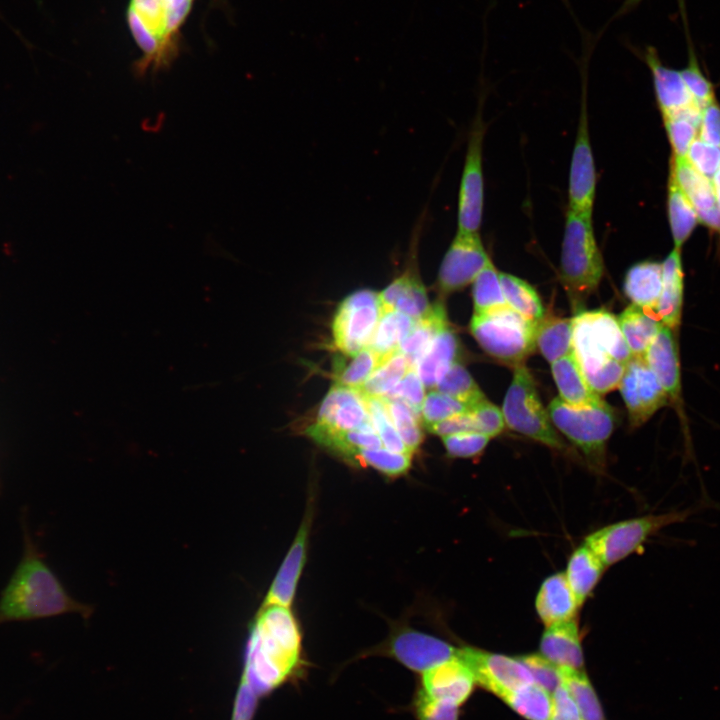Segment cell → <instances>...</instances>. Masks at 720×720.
<instances>
[{
    "label": "cell",
    "mask_w": 720,
    "mask_h": 720,
    "mask_svg": "<svg viewBox=\"0 0 720 720\" xmlns=\"http://www.w3.org/2000/svg\"><path fill=\"white\" fill-rule=\"evenodd\" d=\"M667 212L674 248L680 250L694 231L699 219L690 201L671 178H669Z\"/></svg>",
    "instance_id": "obj_33"
},
{
    "label": "cell",
    "mask_w": 720,
    "mask_h": 720,
    "mask_svg": "<svg viewBox=\"0 0 720 720\" xmlns=\"http://www.w3.org/2000/svg\"><path fill=\"white\" fill-rule=\"evenodd\" d=\"M302 634L289 607L262 605L249 627L240 679L262 699L303 676Z\"/></svg>",
    "instance_id": "obj_1"
},
{
    "label": "cell",
    "mask_w": 720,
    "mask_h": 720,
    "mask_svg": "<svg viewBox=\"0 0 720 720\" xmlns=\"http://www.w3.org/2000/svg\"><path fill=\"white\" fill-rule=\"evenodd\" d=\"M540 652L559 667L582 670L584 659L576 619L546 626L540 639Z\"/></svg>",
    "instance_id": "obj_22"
},
{
    "label": "cell",
    "mask_w": 720,
    "mask_h": 720,
    "mask_svg": "<svg viewBox=\"0 0 720 720\" xmlns=\"http://www.w3.org/2000/svg\"><path fill=\"white\" fill-rule=\"evenodd\" d=\"M472 296L474 314L484 313L506 304L499 272L491 259L473 281Z\"/></svg>",
    "instance_id": "obj_40"
},
{
    "label": "cell",
    "mask_w": 720,
    "mask_h": 720,
    "mask_svg": "<svg viewBox=\"0 0 720 720\" xmlns=\"http://www.w3.org/2000/svg\"><path fill=\"white\" fill-rule=\"evenodd\" d=\"M618 388L632 427L644 424L669 400L667 393L642 356H632L627 362Z\"/></svg>",
    "instance_id": "obj_13"
},
{
    "label": "cell",
    "mask_w": 720,
    "mask_h": 720,
    "mask_svg": "<svg viewBox=\"0 0 720 720\" xmlns=\"http://www.w3.org/2000/svg\"><path fill=\"white\" fill-rule=\"evenodd\" d=\"M392 423L404 444L413 454L423 440L419 415L406 403L398 399L383 398Z\"/></svg>",
    "instance_id": "obj_41"
},
{
    "label": "cell",
    "mask_w": 720,
    "mask_h": 720,
    "mask_svg": "<svg viewBox=\"0 0 720 720\" xmlns=\"http://www.w3.org/2000/svg\"><path fill=\"white\" fill-rule=\"evenodd\" d=\"M670 178L685 194L695 209L698 219L720 233V210L710 178L698 172L686 157L674 156Z\"/></svg>",
    "instance_id": "obj_18"
},
{
    "label": "cell",
    "mask_w": 720,
    "mask_h": 720,
    "mask_svg": "<svg viewBox=\"0 0 720 720\" xmlns=\"http://www.w3.org/2000/svg\"><path fill=\"white\" fill-rule=\"evenodd\" d=\"M371 424L363 395L357 389L333 384L318 408L315 422L305 433L346 432Z\"/></svg>",
    "instance_id": "obj_16"
},
{
    "label": "cell",
    "mask_w": 720,
    "mask_h": 720,
    "mask_svg": "<svg viewBox=\"0 0 720 720\" xmlns=\"http://www.w3.org/2000/svg\"><path fill=\"white\" fill-rule=\"evenodd\" d=\"M603 273L604 263L592 216L568 209L561 245L560 277L574 310H580L598 288Z\"/></svg>",
    "instance_id": "obj_4"
},
{
    "label": "cell",
    "mask_w": 720,
    "mask_h": 720,
    "mask_svg": "<svg viewBox=\"0 0 720 720\" xmlns=\"http://www.w3.org/2000/svg\"><path fill=\"white\" fill-rule=\"evenodd\" d=\"M551 695L552 713L550 720H582L576 703L563 683Z\"/></svg>",
    "instance_id": "obj_55"
},
{
    "label": "cell",
    "mask_w": 720,
    "mask_h": 720,
    "mask_svg": "<svg viewBox=\"0 0 720 720\" xmlns=\"http://www.w3.org/2000/svg\"><path fill=\"white\" fill-rule=\"evenodd\" d=\"M416 320L398 312L382 313L368 348L380 363L399 351V347Z\"/></svg>",
    "instance_id": "obj_32"
},
{
    "label": "cell",
    "mask_w": 720,
    "mask_h": 720,
    "mask_svg": "<svg viewBox=\"0 0 720 720\" xmlns=\"http://www.w3.org/2000/svg\"><path fill=\"white\" fill-rule=\"evenodd\" d=\"M663 119L673 155L685 157L690 145L696 139L699 125L678 115L663 117Z\"/></svg>",
    "instance_id": "obj_45"
},
{
    "label": "cell",
    "mask_w": 720,
    "mask_h": 720,
    "mask_svg": "<svg viewBox=\"0 0 720 720\" xmlns=\"http://www.w3.org/2000/svg\"><path fill=\"white\" fill-rule=\"evenodd\" d=\"M193 0H166V27L170 38L188 16Z\"/></svg>",
    "instance_id": "obj_56"
},
{
    "label": "cell",
    "mask_w": 720,
    "mask_h": 720,
    "mask_svg": "<svg viewBox=\"0 0 720 720\" xmlns=\"http://www.w3.org/2000/svg\"><path fill=\"white\" fill-rule=\"evenodd\" d=\"M425 386L415 368H410L400 382L383 398L398 399L419 416L425 399Z\"/></svg>",
    "instance_id": "obj_48"
},
{
    "label": "cell",
    "mask_w": 720,
    "mask_h": 720,
    "mask_svg": "<svg viewBox=\"0 0 720 720\" xmlns=\"http://www.w3.org/2000/svg\"><path fill=\"white\" fill-rule=\"evenodd\" d=\"M624 339L633 356H644L663 326L654 310L628 306L617 318Z\"/></svg>",
    "instance_id": "obj_29"
},
{
    "label": "cell",
    "mask_w": 720,
    "mask_h": 720,
    "mask_svg": "<svg viewBox=\"0 0 720 720\" xmlns=\"http://www.w3.org/2000/svg\"><path fill=\"white\" fill-rule=\"evenodd\" d=\"M562 683L576 703L582 720H604L598 697L582 670L560 667Z\"/></svg>",
    "instance_id": "obj_37"
},
{
    "label": "cell",
    "mask_w": 720,
    "mask_h": 720,
    "mask_svg": "<svg viewBox=\"0 0 720 720\" xmlns=\"http://www.w3.org/2000/svg\"><path fill=\"white\" fill-rule=\"evenodd\" d=\"M476 684L469 666L457 655L422 673L418 687L430 698L461 706Z\"/></svg>",
    "instance_id": "obj_17"
},
{
    "label": "cell",
    "mask_w": 720,
    "mask_h": 720,
    "mask_svg": "<svg viewBox=\"0 0 720 720\" xmlns=\"http://www.w3.org/2000/svg\"><path fill=\"white\" fill-rule=\"evenodd\" d=\"M547 412L553 426L583 453L589 465L603 471L607 441L615 426L613 409L603 400L573 406L558 397L549 403Z\"/></svg>",
    "instance_id": "obj_5"
},
{
    "label": "cell",
    "mask_w": 720,
    "mask_h": 720,
    "mask_svg": "<svg viewBox=\"0 0 720 720\" xmlns=\"http://www.w3.org/2000/svg\"><path fill=\"white\" fill-rule=\"evenodd\" d=\"M499 278L509 307L533 323L546 314L538 293L531 285L508 273H499Z\"/></svg>",
    "instance_id": "obj_34"
},
{
    "label": "cell",
    "mask_w": 720,
    "mask_h": 720,
    "mask_svg": "<svg viewBox=\"0 0 720 720\" xmlns=\"http://www.w3.org/2000/svg\"><path fill=\"white\" fill-rule=\"evenodd\" d=\"M485 126L478 116L468 137L463 172L460 181L457 211V231L477 233L482 222L484 182L482 144Z\"/></svg>",
    "instance_id": "obj_11"
},
{
    "label": "cell",
    "mask_w": 720,
    "mask_h": 720,
    "mask_svg": "<svg viewBox=\"0 0 720 720\" xmlns=\"http://www.w3.org/2000/svg\"><path fill=\"white\" fill-rule=\"evenodd\" d=\"M685 157L698 172L711 179L720 166V147L698 138L692 142Z\"/></svg>",
    "instance_id": "obj_50"
},
{
    "label": "cell",
    "mask_w": 720,
    "mask_h": 720,
    "mask_svg": "<svg viewBox=\"0 0 720 720\" xmlns=\"http://www.w3.org/2000/svg\"><path fill=\"white\" fill-rule=\"evenodd\" d=\"M643 357L669 399L678 401L681 393V373L678 345L673 330L663 325Z\"/></svg>",
    "instance_id": "obj_21"
},
{
    "label": "cell",
    "mask_w": 720,
    "mask_h": 720,
    "mask_svg": "<svg viewBox=\"0 0 720 720\" xmlns=\"http://www.w3.org/2000/svg\"><path fill=\"white\" fill-rule=\"evenodd\" d=\"M480 433L490 438L502 433L506 426L502 410L489 400L484 399L471 408Z\"/></svg>",
    "instance_id": "obj_51"
},
{
    "label": "cell",
    "mask_w": 720,
    "mask_h": 720,
    "mask_svg": "<svg viewBox=\"0 0 720 720\" xmlns=\"http://www.w3.org/2000/svg\"><path fill=\"white\" fill-rule=\"evenodd\" d=\"M696 511L689 507L619 521L589 534L584 543L608 567L639 552L649 538L668 526L687 521Z\"/></svg>",
    "instance_id": "obj_8"
},
{
    "label": "cell",
    "mask_w": 720,
    "mask_h": 720,
    "mask_svg": "<svg viewBox=\"0 0 720 720\" xmlns=\"http://www.w3.org/2000/svg\"><path fill=\"white\" fill-rule=\"evenodd\" d=\"M364 399L370 421L381 439L382 446L394 452L412 455L395 429L383 398L364 397Z\"/></svg>",
    "instance_id": "obj_42"
},
{
    "label": "cell",
    "mask_w": 720,
    "mask_h": 720,
    "mask_svg": "<svg viewBox=\"0 0 720 720\" xmlns=\"http://www.w3.org/2000/svg\"><path fill=\"white\" fill-rule=\"evenodd\" d=\"M379 364L378 357L368 347L352 356L342 354L336 360L334 384L358 390Z\"/></svg>",
    "instance_id": "obj_38"
},
{
    "label": "cell",
    "mask_w": 720,
    "mask_h": 720,
    "mask_svg": "<svg viewBox=\"0 0 720 720\" xmlns=\"http://www.w3.org/2000/svg\"><path fill=\"white\" fill-rule=\"evenodd\" d=\"M22 519L23 553L0 592V625L80 614L88 619L94 607L71 597L47 564Z\"/></svg>",
    "instance_id": "obj_2"
},
{
    "label": "cell",
    "mask_w": 720,
    "mask_h": 720,
    "mask_svg": "<svg viewBox=\"0 0 720 720\" xmlns=\"http://www.w3.org/2000/svg\"><path fill=\"white\" fill-rule=\"evenodd\" d=\"M410 365L403 354L395 353L381 362L358 391L364 397H385L404 377Z\"/></svg>",
    "instance_id": "obj_36"
},
{
    "label": "cell",
    "mask_w": 720,
    "mask_h": 720,
    "mask_svg": "<svg viewBox=\"0 0 720 720\" xmlns=\"http://www.w3.org/2000/svg\"><path fill=\"white\" fill-rule=\"evenodd\" d=\"M382 316L379 293L362 289L338 305L332 321V339L343 355L352 356L368 347Z\"/></svg>",
    "instance_id": "obj_9"
},
{
    "label": "cell",
    "mask_w": 720,
    "mask_h": 720,
    "mask_svg": "<svg viewBox=\"0 0 720 720\" xmlns=\"http://www.w3.org/2000/svg\"><path fill=\"white\" fill-rule=\"evenodd\" d=\"M520 659L529 669L535 683L543 687L549 693L562 683L560 667L553 664L542 655L529 654L520 656Z\"/></svg>",
    "instance_id": "obj_49"
},
{
    "label": "cell",
    "mask_w": 720,
    "mask_h": 720,
    "mask_svg": "<svg viewBox=\"0 0 720 720\" xmlns=\"http://www.w3.org/2000/svg\"><path fill=\"white\" fill-rule=\"evenodd\" d=\"M551 372L559 391V398L573 406H585L601 399L586 381L573 353L551 363Z\"/></svg>",
    "instance_id": "obj_25"
},
{
    "label": "cell",
    "mask_w": 720,
    "mask_h": 720,
    "mask_svg": "<svg viewBox=\"0 0 720 720\" xmlns=\"http://www.w3.org/2000/svg\"><path fill=\"white\" fill-rule=\"evenodd\" d=\"M535 608L538 617L546 626L575 618L580 605L565 573L550 575L542 582L536 596Z\"/></svg>",
    "instance_id": "obj_23"
},
{
    "label": "cell",
    "mask_w": 720,
    "mask_h": 720,
    "mask_svg": "<svg viewBox=\"0 0 720 720\" xmlns=\"http://www.w3.org/2000/svg\"><path fill=\"white\" fill-rule=\"evenodd\" d=\"M458 650L440 638L401 627L371 653L388 656L407 669L422 674L456 657Z\"/></svg>",
    "instance_id": "obj_10"
},
{
    "label": "cell",
    "mask_w": 720,
    "mask_h": 720,
    "mask_svg": "<svg viewBox=\"0 0 720 720\" xmlns=\"http://www.w3.org/2000/svg\"><path fill=\"white\" fill-rule=\"evenodd\" d=\"M490 260L479 232H458L441 262L437 285L443 294L463 289Z\"/></svg>",
    "instance_id": "obj_14"
},
{
    "label": "cell",
    "mask_w": 720,
    "mask_h": 720,
    "mask_svg": "<svg viewBox=\"0 0 720 720\" xmlns=\"http://www.w3.org/2000/svg\"><path fill=\"white\" fill-rule=\"evenodd\" d=\"M260 700L246 683L239 681L233 701L231 720H253Z\"/></svg>",
    "instance_id": "obj_52"
},
{
    "label": "cell",
    "mask_w": 720,
    "mask_h": 720,
    "mask_svg": "<svg viewBox=\"0 0 720 720\" xmlns=\"http://www.w3.org/2000/svg\"><path fill=\"white\" fill-rule=\"evenodd\" d=\"M641 56L650 69L656 100L663 117L697 104L689 93L680 71L665 66L655 47L646 46Z\"/></svg>",
    "instance_id": "obj_19"
},
{
    "label": "cell",
    "mask_w": 720,
    "mask_h": 720,
    "mask_svg": "<svg viewBox=\"0 0 720 720\" xmlns=\"http://www.w3.org/2000/svg\"><path fill=\"white\" fill-rule=\"evenodd\" d=\"M711 181H712V185H713V189H714V193H715V197H716V201H717V206L720 210V166L717 169V171L715 172V174L713 175V177L711 178Z\"/></svg>",
    "instance_id": "obj_58"
},
{
    "label": "cell",
    "mask_w": 720,
    "mask_h": 720,
    "mask_svg": "<svg viewBox=\"0 0 720 720\" xmlns=\"http://www.w3.org/2000/svg\"><path fill=\"white\" fill-rule=\"evenodd\" d=\"M411 458V454L394 452L379 447L360 450L354 462L370 466L389 477H397L408 471Z\"/></svg>",
    "instance_id": "obj_43"
},
{
    "label": "cell",
    "mask_w": 720,
    "mask_h": 720,
    "mask_svg": "<svg viewBox=\"0 0 720 720\" xmlns=\"http://www.w3.org/2000/svg\"><path fill=\"white\" fill-rule=\"evenodd\" d=\"M684 296V274L680 250L669 253L662 263V289L656 306V313L662 324L671 330L681 322Z\"/></svg>",
    "instance_id": "obj_24"
},
{
    "label": "cell",
    "mask_w": 720,
    "mask_h": 720,
    "mask_svg": "<svg viewBox=\"0 0 720 720\" xmlns=\"http://www.w3.org/2000/svg\"><path fill=\"white\" fill-rule=\"evenodd\" d=\"M699 134L701 140L720 147V107L716 100L703 107Z\"/></svg>",
    "instance_id": "obj_54"
},
{
    "label": "cell",
    "mask_w": 720,
    "mask_h": 720,
    "mask_svg": "<svg viewBox=\"0 0 720 720\" xmlns=\"http://www.w3.org/2000/svg\"><path fill=\"white\" fill-rule=\"evenodd\" d=\"M535 348L550 363L573 353L572 319L545 314L535 325Z\"/></svg>",
    "instance_id": "obj_31"
},
{
    "label": "cell",
    "mask_w": 720,
    "mask_h": 720,
    "mask_svg": "<svg viewBox=\"0 0 720 720\" xmlns=\"http://www.w3.org/2000/svg\"><path fill=\"white\" fill-rule=\"evenodd\" d=\"M457 350V337L448 326L433 339L414 367L425 388L436 387L456 361Z\"/></svg>",
    "instance_id": "obj_26"
},
{
    "label": "cell",
    "mask_w": 720,
    "mask_h": 720,
    "mask_svg": "<svg viewBox=\"0 0 720 720\" xmlns=\"http://www.w3.org/2000/svg\"><path fill=\"white\" fill-rule=\"evenodd\" d=\"M416 720H458L459 706L438 701L417 687L411 704Z\"/></svg>",
    "instance_id": "obj_46"
},
{
    "label": "cell",
    "mask_w": 720,
    "mask_h": 720,
    "mask_svg": "<svg viewBox=\"0 0 720 720\" xmlns=\"http://www.w3.org/2000/svg\"><path fill=\"white\" fill-rule=\"evenodd\" d=\"M470 410L465 402L434 389L426 394L420 417L427 427Z\"/></svg>",
    "instance_id": "obj_44"
},
{
    "label": "cell",
    "mask_w": 720,
    "mask_h": 720,
    "mask_svg": "<svg viewBox=\"0 0 720 720\" xmlns=\"http://www.w3.org/2000/svg\"><path fill=\"white\" fill-rule=\"evenodd\" d=\"M501 699L527 720L551 719L552 695L535 682L521 686Z\"/></svg>",
    "instance_id": "obj_35"
},
{
    "label": "cell",
    "mask_w": 720,
    "mask_h": 720,
    "mask_svg": "<svg viewBox=\"0 0 720 720\" xmlns=\"http://www.w3.org/2000/svg\"><path fill=\"white\" fill-rule=\"evenodd\" d=\"M448 326L444 303L438 300L430 306L426 314L415 321L398 352L403 354L410 367L414 368L433 339Z\"/></svg>",
    "instance_id": "obj_27"
},
{
    "label": "cell",
    "mask_w": 720,
    "mask_h": 720,
    "mask_svg": "<svg viewBox=\"0 0 720 720\" xmlns=\"http://www.w3.org/2000/svg\"><path fill=\"white\" fill-rule=\"evenodd\" d=\"M434 389L465 402L471 408L486 399L473 377L458 361L450 366Z\"/></svg>",
    "instance_id": "obj_39"
},
{
    "label": "cell",
    "mask_w": 720,
    "mask_h": 720,
    "mask_svg": "<svg viewBox=\"0 0 720 720\" xmlns=\"http://www.w3.org/2000/svg\"><path fill=\"white\" fill-rule=\"evenodd\" d=\"M661 289L662 264L658 262L637 263L626 273L623 290L634 305L655 311Z\"/></svg>",
    "instance_id": "obj_28"
},
{
    "label": "cell",
    "mask_w": 720,
    "mask_h": 720,
    "mask_svg": "<svg viewBox=\"0 0 720 720\" xmlns=\"http://www.w3.org/2000/svg\"><path fill=\"white\" fill-rule=\"evenodd\" d=\"M642 2V0H624L623 4L620 6L619 10L616 12L615 17L625 16L626 14L630 13L634 9L637 8V6Z\"/></svg>",
    "instance_id": "obj_57"
},
{
    "label": "cell",
    "mask_w": 720,
    "mask_h": 720,
    "mask_svg": "<svg viewBox=\"0 0 720 720\" xmlns=\"http://www.w3.org/2000/svg\"><path fill=\"white\" fill-rule=\"evenodd\" d=\"M605 566L585 543L570 555L565 576L580 607L598 584Z\"/></svg>",
    "instance_id": "obj_30"
},
{
    "label": "cell",
    "mask_w": 720,
    "mask_h": 720,
    "mask_svg": "<svg viewBox=\"0 0 720 720\" xmlns=\"http://www.w3.org/2000/svg\"><path fill=\"white\" fill-rule=\"evenodd\" d=\"M572 324L573 354L589 386L598 395L618 388L633 355L617 318L602 310L582 311Z\"/></svg>",
    "instance_id": "obj_3"
},
{
    "label": "cell",
    "mask_w": 720,
    "mask_h": 720,
    "mask_svg": "<svg viewBox=\"0 0 720 720\" xmlns=\"http://www.w3.org/2000/svg\"><path fill=\"white\" fill-rule=\"evenodd\" d=\"M426 429L441 437L462 432H479L471 410L427 426Z\"/></svg>",
    "instance_id": "obj_53"
},
{
    "label": "cell",
    "mask_w": 720,
    "mask_h": 720,
    "mask_svg": "<svg viewBox=\"0 0 720 720\" xmlns=\"http://www.w3.org/2000/svg\"><path fill=\"white\" fill-rule=\"evenodd\" d=\"M309 522L306 519L286 554L273 579L262 605H281L289 607L295 596L307 553Z\"/></svg>",
    "instance_id": "obj_20"
},
{
    "label": "cell",
    "mask_w": 720,
    "mask_h": 720,
    "mask_svg": "<svg viewBox=\"0 0 720 720\" xmlns=\"http://www.w3.org/2000/svg\"><path fill=\"white\" fill-rule=\"evenodd\" d=\"M595 194L596 170L590 144L587 104L584 94L570 164L568 209L592 216Z\"/></svg>",
    "instance_id": "obj_15"
},
{
    "label": "cell",
    "mask_w": 720,
    "mask_h": 720,
    "mask_svg": "<svg viewBox=\"0 0 720 720\" xmlns=\"http://www.w3.org/2000/svg\"><path fill=\"white\" fill-rule=\"evenodd\" d=\"M458 656L469 666L476 683L500 698L534 682L529 669L520 657H510L472 647L460 648Z\"/></svg>",
    "instance_id": "obj_12"
},
{
    "label": "cell",
    "mask_w": 720,
    "mask_h": 720,
    "mask_svg": "<svg viewBox=\"0 0 720 720\" xmlns=\"http://www.w3.org/2000/svg\"><path fill=\"white\" fill-rule=\"evenodd\" d=\"M441 438L447 454L457 458H472L480 455L491 439L480 432H462Z\"/></svg>",
    "instance_id": "obj_47"
},
{
    "label": "cell",
    "mask_w": 720,
    "mask_h": 720,
    "mask_svg": "<svg viewBox=\"0 0 720 720\" xmlns=\"http://www.w3.org/2000/svg\"><path fill=\"white\" fill-rule=\"evenodd\" d=\"M535 325L508 305L473 314L470 331L494 359L514 368L535 348Z\"/></svg>",
    "instance_id": "obj_6"
},
{
    "label": "cell",
    "mask_w": 720,
    "mask_h": 720,
    "mask_svg": "<svg viewBox=\"0 0 720 720\" xmlns=\"http://www.w3.org/2000/svg\"><path fill=\"white\" fill-rule=\"evenodd\" d=\"M502 413L511 430L561 453L570 452L542 405L535 381L525 364L513 368Z\"/></svg>",
    "instance_id": "obj_7"
}]
</instances>
